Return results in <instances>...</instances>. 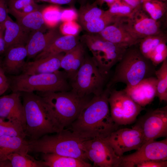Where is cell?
Here are the masks:
<instances>
[{
	"label": "cell",
	"mask_w": 167,
	"mask_h": 167,
	"mask_svg": "<svg viewBox=\"0 0 167 167\" xmlns=\"http://www.w3.org/2000/svg\"><path fill=\"white\" fill-rule=\"evenodd\" d=\"M141 6L143 10L154 20L167 23V2L144 0Z\"/></svg>",
	"instance_id": "obj_27"
},
{
	"label": "cell",
	"mask_w": 167,
	"mask_h": 167,
	"mask_svg": "<svg viewBox=\"0 0 167 167\" xmlns=\"http://www.w3.org/2000/svg\"><path fill=\"white\" fill-rule=\"evenodd\" d=\"M17 23L26 32L31 34L38 31H43L45 25L42 10H36L16 19Z\"/></svg>",
	"instance_id": "obj_26"
},
{
	"label": "cell",
	"mask_w": 167,
	"mask_h": 167,
	"mask_svg": "<svg viewBox=\"0 0 167 167\" xmlns=\"http://www.w3.org/2000/svg\"><path fill=\"white\" fill-rule=\"evenodd\" d=\"M167 42L165 41L159 44L149 59L155 67L167 59Z\"/></svg>",
	"instance_id": "obj_36"
},
{
	"label": "cell",
	"mask_w": 167,
	"mask_h": 167,
	"mask_svg": "<svg viewBox=\"0 0 167 167\" xmlns=\"http://www.w3.org/2000/svg\"><path fill=\"white\" fill-rule=\"evenodd\" d=\"M0 74H4V71L0 67Z\"/></svg>",
	"instance_id": "obj_48"
},
{
	"label": "cell",
	"mask_w": 167,
	"mask_h": 167,
	"mask_svg": "<svg viewBox=\"0 0 167 167\" xmlns=\"http://www.w3.org/2000/svg\"><path fill=\"white\" fill-rule=\"evenodd\" d=\"M151 160L167 161V138L161 141H149L135 152L120 156L119 167H135Z\"/></svg>",
	"instance_id": "obj_11"
},
{
	"label": "cell",
	"mask_w": 167,
	"mask_h": 167,
	"mask_svg": "<svg viewBox=\"0 0 167 167\" xmlns=\"http://www.w3.org/2000/svg\"><path fill=\"white\" fill-rule=\"evenodd\" d=\"M7 160L12 167H44L42 161H37L28 154L23 155L12 153L8 156Z\"/></svg>",
	"instance_id": "obj_30"
},
{
	"label": "cell",
	"mask_w": 167,
	"mask_h": 167,
	"mask_svg": "<svg viewBox=\"0 0 167 167\" xmlns=\"http://www.w3.org/2000/svg\"></svg>",
	"instance_id": "obj_51"
},
{
	"label": "cell",
	"mask_w": 167,
	"mask_h": 167,
	"mask_svg": "<svg viewBox=\"0 0 167 167\" xmlns=\"http://www.w3.org/2000/svg\"><path fill=\"white\" fill-rule=\"evenodd\" d=\"M0 87L7 89L9 88L7 78L5 74H0Z\"/></svg>",
	"instance_id": "obj_44"
},
{
	"label": "cell",
	"mask_w": 167,
	"mask_h": 167,
	"mask_svg": "<svg viewBox=\"0 0 167 167\" xmlns=\"http://www.w3.org/2000/svg\"><path fill=\"white\" fill-rule=\"evenodd\" d=\"M3 24L5 28L4 39L6 50L12 47L25 46L30 34L25 32L9 15Z\"/></svg>",
	"instance_id": "obj_22"
},
{
	"label": "cell",
	"mask_w": 167,
	"mask_h": 167,
	"mask_svg": "<svg viewBox=\"0 0 167 167\" xmlns=\"http://www.w3.org/2000/svg\"><path fill=\"white\" fill-rule=\"evenodd\" d=\"M111 89L106 88L101 94L94 95L67 129L87 139H105L118 129L119 126L110 114L108 97Z\"/></svg>",
	"instance_id": "obj_1"
},
{
	"label": "cell",
	"mask_w": 167,
	"mask_h": 167,
	"mask_svg": "<svg viewBox=\"0 0 167 167\" xmlns=\"http://www.w3.org/2000/svg\"><path fill=\"white\" fill-rule=\"evenodd\" d=\"M81 38L92 52L101 72L106 76L128 48L109 42L98 33L85 34Z\"/></svg>",
	"instance_id": "obj_7"
},
{
	"label": "cell",
	"mask_w": 167,
	"mask_h": 167,
	"mask_svg": "<svg viewBox=\"0 0 167 167\" xmlns=\"http://www.w3.org/2000/svg\"><path fill=\"white\" fill-rule=\"evenodd\" d=\"M9 0H0V24H3L8 15Z\"/></svg>",
	"instance_id": "obj_41"
},
{
	"label": "cell",
	"mask_w": 167,
	"mask_h": 167,
	"mask_svg": "<svg viewBox=\"0 0 167 167\" xmlns=\"http://www.w3.org/2000/svg\"><path fill=\"white\" fill-rule=\"evenodd\" d=\"M7 89L0 87V96L4 93Z\"/></svg>",
	"instance_id": "obj_47"
},
{
	"label": "cell",
	"mask_w": 167,
	"mask_h": 167,
	"mask_svg": "<svg viewBox=\"0 0 167 167\" xmlns=\"http://www.w3.org/2000/svg\"><path fill=\"white\" fill-rule=\"evenodd\" d=\"M42 159L44 167H91L87 161L77 158L53 153L43 154Z\"/></svg>",
	"instance_id": "obj_25"
},
{
	"label": "cell",
	"mask_w": 167,
	"mask_h": 167,
	"mask_svg": "<svg viewBox=\"0 0 167 167\" xmlns=\"http://www.w3.org/2000/svg\"><path fill=\"white\" fill-rule=\"evenodd\" d=\"M108 102L111 118L119 126L133 123L144 109L143 107L134 101L123 89H111Z\"/></svg>",
	"instance_id": "obj_9"
},
{
	"label": "cell",
	"mask_w": 167,
	"mask_h": 167,
	"mask_svg": "<svg viewBox=\"0 0 167 167\" xmlns=\"http://www.w3.org/2000/svg\"><path fill=\"white\" fill-rule=\"evenodd\" d=\"M165 41H167L166 32L149 36L140 40L138 44L139 49L144 57L150 59L156 47L161 43Z\"/></svg>",
	"instance_id": "obj_28"
},
{
	"label": "cell",
	"mask_w": 167,
	"mask_h": 167,
	"mask_svg": "<svg viewBox=\"0 0 167 167\" xmlns=\"http://www.w3.org/2000/svg\"><path fill=\"white\" fill-rule=\"evenodd\" d=\"M5 52L3 63L4 70L12 75H19L22 72L26 62L25 59L27 56V51L25 46L11 47Z\"/></svg>",
	"instance_id": "obj_20"
},
{
	"label": "cell",
	"mask_w": 167,
	"mask_h": 167,
	"mask_svg": "<svg viewBox=\"0 0 167 167\" xmlns=\"http://www.w3.org/2000/svg\"><path fill=\"white\" fill-rule=\"evenodd\" d=\"M78 18V14L73 9L68 8L62 10L61 21H75Z\"/></svg>",
	"instance_id": "obj_39"
},
{
	"label": "cell",
	"mask_w": 167,
	"mask_h": 167,
	"mask_svg": "<svg viewBox=\"0 0 167 167\" xmlns=\"http://www.w3.org/2000/svg\"><path fill=\"white\" fill-rule=\"evenodd\" d=\"M80 29L79 24L74 21L63 22L59 28L60 32L63 35L77 36Z\"/></svg>",
	"instance_id": "obj_37"
},
{
	"label": "cell",
	"mask_w": 167,
	"mask_h": 167,
	"mask_svg": "<svg viewBox=\"0 0 167 167\" xmlns=\"http://www.w3.org/2000/svg\"><path fill=\"white\" fill-rule=\"evenodd\" d=\"M4 30L3 24H0V54L5 52L6 50L4 39Z\"/></svg>",
	"instance_id": "obj_42"
},
{
	"label": "cell",
	"mask_w": 167,
	"mask_h": 167,
	"mask_svg": "<svg viewBox=\"0 0 167 167\" xmlns=\"http://www.w3.org/2000/svg\"><path fill=\"white\" fill-rule=\"evenodd\" d=\"M35 2V0H9L8 13L12 15L19 12L26 6Z\"/></svg>",
	"instance_id": "obj_38"
},
{
	"label": "cell",
	"mask_w": 167,
	"mask_h": 167,
	"mask_svg": "<svg viewBox=\"0 0 167 167\" xmlns=\"http://www.w3.org/2000/svg\"><path fill=\"white\" fill-rule=\"evenodd\" d=\"M84 49L79 43L74 48L65 53L61 61V68L64 69L68 79H72L82 64L84 58Z\"/></svg>",
	"instance_id": "obj_21"
},
{
	"label": "cell",
	"mask_w": 167,
	"mask_h": 167,
	"mask_svg": "<svg viewBox=\"0 0 167 167\" xmlns=\"http://www.w3.org/2000/svg\"><path fill=\"white\" fill-rule=\"evenodd\" d=\"M7 79L12 92H53L68 91L71 89L64 71L34 75L22 73Z\"/></svg>",
	"instance_id": "obj_5"
},
{
	"label": "cell",
	"mask_w": 167,
	"mask_h": 167,
	"mask_svg": "<svg viewBox=\"0 0 167 167\" xmlns=\"http://www.w3.org/2000/svg\"><path fill=\"white\" fill-rule=\"evenodd\" d=\"M157 80L156 96L161 102L167 101V59L160 67L155 71Z\"/></svg>",
	"instance_id": "obj_29"
},
{
	"label": "cell",
	"mask_w": 167,
	"mask_h": 167,
	"mask_svg": "<svg viewBox=\"0 0 167 167\" xmlns=\"http://www.w3.org/2000/svg\"><path fill=\"white\" fill-rule=\"evenodd\" d=\"M117 0H96L95 2L97 5L101 6L104 3H106L108 6Z\"/></svg>",
	"instance_id": "obj_45"
},
{
	"label": "cell",
	"mask_w": 167,
	"mask_h": 167,
	"mask_svg": "<svg viewBox=\"0 0 167 167\" xmlns=\"http://www.w3.org/2000/svg\"><path fill=\"white\" fill-rule=\"evenodd\" d=\"M8 136L24 138L26 136L20 124L0 118V136Z\"/></svg>",
	"instance_id": "obj_34"
},
{
	"label": "cell",
	"mask_w": 167,
	"mask_h": 167,
	"mask_svg": "<svg viewBox=\"0 0 167 167\" xmlns=\"http://www.w3.org/2000/svg\"><path fill=\"white\" fill-rule=\"evenodd\" d=\"M106 12L103 16L82 24L84 28L90 33H98L106 26L113 23L117 18L110 15L106 11Z\"/></svg>",
	"instance_id": "obj_31"
},
{
	"label": "cell",
	"mask_w": 167,
	"mask_h": 167,
	"mask_svg": "<svg viewBox=\"0 0 167 167\" xmlns=\"http://www.w3.org/2000/svg\"><path fill=\"white\" fill-rule=\"evenodd\" d=\"M103 139L120 157L126 152L138 150L143 143L141 131L135 126L131 128L118 129Z\"/></svg>",
	"instance_id": "obj_13"
},
{
	"label": "cell",
	"mask_w": 167,
	"mask_h": 167,
	"mask_svg": "<svg viewBox=\"0 0 167 167\" xmlns=\"http://www.w3.org/2000/svg\"><path fill=\"white\" fill-rule=\"evenodd\" d=\"M87 140L68 129L53 135H46L36 140L28 141L29 152L53 153L88 160L85 149Z\"/></svg>",
	"instance_id": "obj_3"
},
{
	"label": "cell",
	"mask_w": 167,
	"mask_h": 167,
	"mask_svg": "<svg viewBox=\"0 0 167 167\" xmlns=\"http://www.w3.org/2000/svg\"><path fill=\"white\" fill-rule=\"evenodd\" d=\"M51 109L62 129L68 127L79 116L90 100L81 97L71 91L42 92H37Z\"/></svg>",
	"instance_id": "obj_6"
},
{
	"label": "cell",
	"mask_w": 167,
	"mask_h": 167,
	"mask_svg": "<svg viewBox=\"0 0 167 167\" xmlns=\"http://www.w3.org/2000/svg\"><path fill=\"white\" fill-rule=\"evenodd\" d=\"M106 12V11L98 7L94 2L92 4H87L82 6L78 14V19L82 25L94 19L103 16Z\"/></svg>",
	"instance_id": "obj_32"
},
{
	"label": "cell",
	"mask_w": 167,
	"mask_h": 167,
	"mask_svg": "<svg viewBox=\"0 0 167 167\" xmlns=\"http://www.w3.org/2000/svg\"><path fill=\"white\" fill-rule=\"evenodd\" d=\"M106 75L100 71L92 58L85 57L84 62L70 84L71 91L81 97L102 93Z\"/></svg>",
	"instance_id": "obj_8"
},
{
	"label": "cell",
	"mask_w": 167,
	"mask_h": 167,
	"mask_svg": "<svg viewBox=\"0 0 167 167\" xmlns=\"http://www.w3.org/2000/svg\"><path fill=\"white\" fill-rule=\"evenodd\" d=\"M135 126L141 131L143 143L167 136V106L146 113Z\"/></svg>",
	"instance_id": "obj_12"
},
{
	"label": "cell",
	"mask_w": 167,
	"mask_h": 167,
	"mask_svg": "<svg viewBox=\"0 0 167 167\" xmlns=\"http://www.w3.org/2000/svg\"><path fill=\"white\" fill-rule=\"evenodd\" d=\"M38 1L49 2L50 0H37Z\"/></svg>",
	"instance_id": "obj_49"
},
{
	"label": "cell",
	"mask_w": 167,
	"mask_h": 167,
	"mask_svg": "<svg viewBox=\"0 0 167 167\" xmlns=\"http://www.w3.org/2000/svg\"><path fill=\"white\" fill-rule=\"evenodd\" d=\"M79 42L76 36H60L38 54L35 59L66 52L74 48Z\"/></svg>",
	"instance_id": "obj_24"
},
{
	"label": "cell",
	"mask_w": 167,
	"mask_h": 167,
	"mask_svg": "<svg viewBox=\"0 0 167 167\" xmlns=\"http://www.w3.org/2000/svg\"><path fill=\"white\" fill-rule=\"evenodd\" d=\"M122 19L128 30L140 40L149 36L166 32L167 23L152 19L141 6L136 8L129 17L123 18Z\"/></svg>",
	"instance_id": "obj_10"
},
{
	"label": "cell",
	"mask_w": 167,
	"mask_h": 167,
	"mask_svg": "<svg viewBox=\"0 0 167 167\" xmlns=\"http://www.w3.org/2000/svg\"><path fill=\"white\" fill-rule=\"evenodd\" d=\"M137 44L126 49L116 64L113 75L106 88L111 89L118 83L124 84L126 86H133L142 79L155 75V66L142 54L139 46H136Z\"/></svg>",
	"instance_id": "obj_4"
},
{
	"label": "cell",
	"mask_w": 167,
	"mask_h": 167,
	"mask_svg": "<svg viewBox=\"0 0 167 167\" xmlns=\"http://www.w3.org/2000/svg\"><path fill=\"white\" fill-rule=\"evenodd\" d=\"M62 10L56 5L46 6L42 10L43 19L46 26L54 28L61 21Z\"/></svg>",
	"instance_id": "obj_33"
},
{
	"label": "cell",
	"mask_w": 167,
	"mask_h": 167,
	"mask_svg": "<svg viewBox=\"0 0 167 167\" xmlns=\"http://www.w3.org/2000/svg\"><path fill=\"white\" fill-rule=\"evenodd\" d=\"M157 84L156 77L152 76L142 79L134 86H126L123 90L134 101L144 107L156 96Z\"/></svg>",
	"instance_id": "obj_16"
},
{
	"label": "cell",
	"mask_w": 167,
	"mask_h": 167,
	"mask_svg": "<svg viewBox=\"0 0 167 167\" xmlns=\"http://www.w3.org/2000/svg\"><path fill=\"white\" fill-rule=\"evenodd\" d=\"M28 141L19 137L0 136V163L7 160L8 156L12 153L23 155L29 152Z\"/></svg>",
	"instance_id": "obj_23"
},
{
	"label": "cell",
	"mask_w": 167,
	"mask_h": 167,
	"mask_svg": "<svg viewBox=\"0 0 167 167\" xmlns=\"http://www.w3.org/2000/svg\"><path fill=\"white\" fill-rule=\"evenodd\" d=\"M98 34L109 42L127 48L138 44L141 40L128 30L122 18H117Z\"/></svg>",
	"instance_id": "obj_15"
},
{
	"label": "cell",
	"mask_w": 167,
	"mask_h": 167,
	"mask_svg": "<svg viewBox=\"0 0 167 167\" xmlns=\"http://www.w3.org/2000/svg\"><path fill=\"white\" fill-rule=\"evenodd\" d=\"M60 36L59 31L54 28L45 33L38 31L32 33L25 46L27 57L31 58L35 57Z\"/></svg>",
	"instance_id": "obj_19"
},
{
	"label": "cell",
	"mask_w": 167,
	"mask_h": 167,
	"mask_svg": "<svg viewBox=\"0 0 167 167\" xmlns=\"http://www.w3.org/2000/svg\"><path fill=\"white\" fill-rule=\"evenodd\" d=\"M21 93L25 120L24 130L30 140L62 130L51 109L41 96L33 92Z\"/></svg>",
	"instance_id": "obj_2"
},
{
	"label": "cell",
	"mask_w": 167,
	"mask_h": 167,
	"mask_svg": "<svg viewBox=\"0 0 167 167\" xmlns=\"http://www.w3.org/2000/svg\"><path fill=\"white\" fill-rule=\"evenodd\" d=\"M85 149L88 160L95 166L119 167L120 157L117 156L110 146L103 139L87 140Z\"/></svg>",
	"instance_id": "obj_14"
},
{
	"label": "cell",
	"mask_w": 167,
	"mask_h": 167,
	"mask_svg": "<svg viewBox=\"0 0 167 167\" xmlns=\"http://www.w3.org/2000/svg\"><path fill=\"white\" fill-rule=\"evenodd\" d=\"M136 167H167V161L151 160L138 164Z\"/></svg>",
	"instance_id": "obj_40"
},
{
	"label": "cell",
	"mask_w": 167,
	"mask_h": 167,
	"mask_svg": "<svg viewBox=\"0 0 167 167\" xmlns=\"http://www.w3.org/2000/svg\"><path fill=\"white\" fill-rule=\"evenodd\" d=\"M64 54L62 53L26 62L22 73L34 75L57 71L61 68V60Z\"/></svg>",
	"instance_id": "obj_18"
},
{
	"label": "cell",
	"mask_w": 167,
	"mask_h": 167,
	"mask_svg": "<svg viewBox=\"0 0 167 167\" xmlns=\"http://www.w3.org/2000/svg\"><path fill=\"white\" fill-rule=\"evenodd\" d=\"M73 0H50L48 2L58 5L66 4L71 3Z\"/></svg>",
	"instance_id": "obj_46"
},
{
	"label": "cell",
	"mask_w": 167,
	"mask_h": 167,
	"mask_svg": "<svg viewBox=\"0 0 167 167\" xmlns=\"http://www.w3.org/2000/svg\"><path fill=\"white\" fill-rule=\"evenodd\" d=\"M21 96L19 92L0 96V118L20 124L24 129L25 120Z\"/></svg>",
	"instance_id": "obj_17"
},
{
	"label": "cell",
	"mask_w": 167,
	"mask_h": 167,
	"mask_svg": "<svg viewBox=\"0 0 167 167\" xmlns=\"http://www.w3.org/2000/svg\"><path fill=\"white\" fill-rule=\"evenodd\" d=\"M135 8H134L122 0H117L109 6L107 12L116 18L129 17Z\"/></svg>",
	"instance_id": "obj_35"
},
{
	"label": "cell",
	"mask_w": 167,
	"mask_h": 167,
	"mask_svg": "<svg viewBox=\"0 0 167 167\" xmlns=\"http://www.w3.org/2000/svg\"><path fill=\"white\" fill-rule=\"evenodd\" d=\"M164 2H167V0H160Z\"/></svg>",
	"instance_id": "obj_50"
},
{
	"label": "cell",
	"mask_w": 167,
	"mask_h": 167,
	"mask_svg": "<svg viewBox=\"0 0 167 167\" xmlns=\"http://www.w3.org/2000/svg\"><path fill=\"white\" fill-rule=\"evenodd\" d=\"M134 8H137L142 5L144 0H122Z\"/></svg>",
	"instance_id": "obj_43"
}]
</instances>
